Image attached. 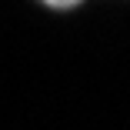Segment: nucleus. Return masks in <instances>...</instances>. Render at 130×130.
Segmentation results:
<instances>
[{
	"instance_id": "1",
	"label": "nucleus",
	"mask_w": 130,
	"mask_h": 130,
	"mask_svg": "<svg viewBox=\"0 0 130 130\" xmlns=\"http://www.w3.org/2000/svg\"><path fill=\"white\" fill-rule=\"evenodd\" d=\"M73 4H77V0H73Z\"/></svg>"
}]
</instances>
